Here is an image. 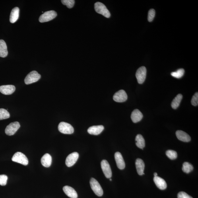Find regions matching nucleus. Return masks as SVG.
Masks as SVG:
<instances>
[{
	"label": "nucleus",
	"instance_id": "0eeeda50",
	"mask_svg": "<svg viewBox=\"0 0 198 198\" xmlns=\"http://www.w3.org/2000/svg\"><path fill=\"white\" fill-rule=\"evenodd\" d=\"M20 127L19 122L17 121L10 123L8 125L5 130L6 134L11 136L14 134Z\"/></svg>",
	"mask_w": 198,
	"mask_h": 198
},
{
	"label": "nucleus",
	"instance_id": "412c9836",
	"mask_svg": "<svg viewBox=\"0 0 198 198\" xmlns=\"http://www.w3.org/2000/svg\"><path fill=\"white\" fill-rule=\"evenodd\" d=\"M41 162L43 166L49 167L51 166L52 163V158L50 154L48 153L45 154L41 158Z\"/></svg>",
	"mask_w": 198,
	"mask_h": 198
},
{
	"label": "nucleus",
	"instance_id": "2eb2a0df",
	"mask_svg": "<svg viewBox=\"0 0 198 198\" xmlns=\"http://www.w3.org/2000/svg\"><path fill=\"white\" fill-rule=\"evenodd\" d=\"M131 117L133 122L137 123L141 120L143 118V115L139 109H136L132 112Z\"/></svg>",
	"mask_w": 198,
	"mask_h": 198
},
{
	"label": "nucleus",
	"instance_id": "20e7f679",
	"mask_svg": "<svg viewBox=\"0 0 198 198\" xmlns=\"http://www.w3.org/2000/svg\"><path fill=\"white\" fill-rule=\"evenodd\" d=\"M41 75L38 72L32 71L26 76L25 79V83L26 84H30L38 81L40 79Z\"/></svg>",
	"mask_w": 198,
	"mask_h": 198
},
{
	"label": "nucleus",
	"instance_id": "473e14b6",
	"mask_svg": "<svg viewBox=\"0 0 198 198\" xmlns=\"http://www.w3.org/2000/svg\"><path fill=\"white\" fill-rule=\"evenodd\" d=\"M178 198H193V197L185 192L181 191L178 194Z\"/></svg>",
	"mask_w": 198,
	"mask_h": 198
},
{
	"label": "nucleus",
	"instance_id": "dca6fc26",
	"mask_svg": "<svg viewBox=\"0 0 198 198\" xmlns=\"http://www.w3.org/2000/svg\"><path fill=\"white\" fill-rule=\"evenodd\" d=\"M63 191L68 196L71 198H77L78 194L73 187L66 186L63 188Z\"/></svg>",
	"mask_w": 198,
	"mask_h": 198
},
{
	"label": "nucleus",
	"instance_id": "b1692460",
	"mask_svg": "<svg viewBox=\"0 0 198 198\" xmlns=\"http://www.w3.org/2000/svg\"><path fill=\"white\" fill-rule=\"evenodd\" d=\"M182 98L183 96L181 94L177 95L172 103V106L173 109H175L178 108Z\"/></svg>",
	"mask_w": 198,
	"mask_h": 198
},
{
	"label": "nucleus",
	"instance_id": "f8f14e48",
	"mask_svg": "<svg viewBox=\"0 0 198 198\" xmlns=\"http://www.w3.org/2000/svg\"><path fill=\"white\" fill-rule=\"evenodd\" d=\"M115 158L117 167L120 170H123L125 167V163L120 153L116 152L115 154Z\"/></svg>",
	"mask_w": 198,
	"mask_h": 198
},
{
	"label": "nucleus",
	"instance_id": "7ed1b4c3",
	"mask_svg": "<svg viewBox=\"0 0 198 198\" xmlns=\"http://www.w3.org/2000/svg\"><path fill=\"white\" fill-rule=\"evenodd\" d=\"M12 160L24 166H26L28 164V158L25 154L20 152L16 153L12 158Z\"/></svg>",
	"mask_w": 198,
	"mask_h": 198
},
{
	"label": "nucleus",
	"instance_id": "ddd939ff",
	"mask_svg": "<svg viewBox=\"0 0 198 198\" xmlns=\"http://www.w3.org/2000/svg\"><path fill=\"white\" fill-rule=\"evenodd\" d=\"M16 87L13 85H3L0 86V92L5 95L12 94L15 92Z\"/></svg>",
	"mask_w": 198,
	"mask_h": 198
},
{
	"label": "nucleus",
	"instance_id": "6e6552de",
	"mask_svg": "<svg viewBox=\"0 0 198 198\" xmlns=\"http://www.w3.org/2000/svg\"><path fill=\"white\" fill-rule=\"evenodd\" d=\"M146 76V69L145 67H141L137 70L136 73V77L138 82L140 84L145 82Z\"/></svg>",
	"mask_w": 198,
	"mask_h": 198
},
{
	"label": "nucleus",
	"instance_id": "f704fd0d",
	"mask_svg": "<svg viewBox=\"0 0 198 198\" xmlns=\"http://www.w3.org/2000/svg\"><path fill=\"white\" fill-rule=\"evenodd\" d=\"M110 179V181H112V179H111V178H110V179Z\"/></svg>",
	"mask_w": 198,
	"mask_h": 198
},
{
	"label": "nucleus",
	"instance_id": "7c9ffc66",
	"mask_svg": "<svg viewBox=\"0 0 198 198\" xmlns=\"http://www.w3.org/2000/svg\"><path fill=\"white\" fill-rule=\"evenodd\" d=\"M8 177L5 175H0V185L5 186L7 184Z\"/></svg>",
	"mask_w": 198,
	"mask_h": 198
},
{
	"label": "nucleus",
	"instance_id": "a211bd4d",
	"mask_svg": "<svg viewBox=\"0 0 198 198\" xmlns=\"http://www.w3.org/2000/svg\"><path fill=\"white\" fill-rule=\"evenodd\" d=\"M176 135L178 139L181 141L189 142L191 141V138L188 134L181 130H178L176 132Z\"/></svg>",
	"mask_w": 198,
	"mask_h": 198
},
{
	"label": "nucleus",
	"instance_id": "4be33fe9",
	"mask_svg": "<svg viewBox=\"0 0 198 198\" xmlns=\"http://www.w3.org/2000/svg\"><path fill=\"white\" fill-rule=\"evenodd\" d=\"M8 53L7 44L5 41L0 40V57H6L7 56Z\"/></svg>",
	"mask_w": 198,
	"mask_h": 198
},
{
	"label": "nucleus",
	"instance_id": "9d476101",
	"mask_svg": "<svg viewBox=\"0 0 198 198\" xmlns=\"http://www.w3.org/2000/svg\"><path fill=\"white\" fill-rule=\"evenodd\" d=\"M113 99L116 102H124L127 100V94L125 90H120L118 92L115 93L113 96Z\"/></svg>",
	"mask_w": 198,
	"mask_h": 198
},
{
	"label": "nucleus",
	"instance_id": "1a4fd4ad",
	"mask_svg": "<svg viewBox=\"0 0 198 198\" xmlns=\"http://www.w3.org/2000/svg\"><path fill=\"white\" fill-rule=\"evenodd\" d=\"M101 166L105 176L107 178H111L112 176V172L108 162L106 160H102L101 162Z\"/></svg>",
	"mask_w": 198,
	"mask_h": 198
},
{
	"label": "nucleus",
	"instance_id": "aec40b11",
	"mask_svg": "<svg viewBox=\"0 0 198 198\" xmlns=\"http://www.w3.org/2000/svg\"><path fill=\"white\" fill-rule=\"evenodd\" d=\"M20 9L18 7H15L12 10L10 16V21L12 23H15L17 21L19 16Z\"/></svg>",
	"mask_w": 198,
	"mask_h": 198
},
{
	"label": "nucleus",
	"instance_id": "393cba45",
	"mask_svg": "<svg viewBox=\"0 0 198 198\" xmlns=\"http://www.w3.org/2000/svg\"><path fill=\"white\" fill-rule=\"evenodd\" d=\"M193 170V166L191 164L187 162L183 163L182 168V170L183 172L187 173V174H189Z\"/></svg>",
	"mask_w": 198,
	"mask_h": 198
},
{
	"label": "nucleus",
	"instance_id": "bb28decb",
	"mask_svg": "<svg viewBox=\"0 0 198 198\" xmlns=\"http://www.w3.org/2000/svg\"><path fill=\"white\" fill-rule=\"evenodd\" d=\"M185 73V70L183 69H180L177 71L172 72L171 73V75L175 78L179 79L182 77Z\"/></svg>",
	"mask_w": 198,
	"mask_h": 198
},
{
	"label": "nucleus",
	"instance_id": "f3484780",
	"mask_svg": "<svg viewBox=\"0 0 198 198\" xmlns=\"http://www.w3.org/2000/svg\"><path fill=\"white\" fill-rule=\"evenodd\" d=\"M153 181L158 188L163 190L167 188V183L164 179L160 177L156 176L154 177Z\"/></svg>",
	"mask_w": 198,
	"mask_h": 198
},
{
	"label": "nucleus",
	"instance_id": "39448f33",
	"mask_svg": "<svg viewBox=\"0 0 198 198\" xmlns=\"http://www.w3.org/2000/svg\"><path fill=\"white\" fill-rule=\"evenodd\" d=\"M58 129L61 133L67 134H71L73 133L74 130L72 125L69 124L61 122L58 126Z\"/></svg>",
	"mask_w": 198,
	"mask_h": 198
},
{
	"label": "nucleus",
	"instance_id": "6ab92c4d",
	"mask_svg": "<svg viewBox=\"0 0 198 198\" xmlns=\"http://www.w3.org/2000/svg\"><path fill=\"white\" fill-rule=\"evenodd\" d=\"M135 165L138 174L140 175H142L145 174L144 173L145 168V163L141 159L138 158L136 160Z\"/></svg>",
	"mask_w": 198,
	"mask_h": 198
},
{
	"label": "nucleus",
	"instance_id": "423d86ee",
	"mask_svg": "<svg viewBox=\"0 0 198 198\" xmlns=\"http://www.w3.org/2000/svg\"><path fill=\"white\" fill-rule=\"evenodd\" d=\"M57 13L54 10L45 12L40 16L39 21L40 22H44L50 21L56 17Z\"/></svg>",
	"mask_w": 198,
	"mask_h": 198
},
{
	"label": "nucleus",
	"instance_id": "9b49d317",
	"mask_svg": "<svg viewBox=\"0 0 198 198\" xmlns=\"http://www.w3.org/2000/svg\"><path fill=\"white\" fill-rule=\"evenodd\" d=\"M79 157L78 152H74L69 154L66 158L65 163L68 167H71L75 164Z\"/></svg>",
	"mask_w": 198,
	"mask_h": 198
},
{
	"label": "nucleus",
	"instance_id": "f257e3e1",
	"mask_svg": "<svg viewBox=\"0 0 198 198\" xmlns=\"http://www.w3.org/2000/svg\"><path fill=\"white\" fill-rule=\"evenodd\" d=\"M94 8L97 13L102 14V15L107 18L110 17V12L104 4L100 2H97L95 4Z\"/></svg>",
	"mask_w": 198,
	"mask_h": 198
},
{
	"label": "nucleus",
	"instance_id": "a878e982",
	"mask_svg": "<svg viewBox=\"0 0 198 198\" xmlns=\"http://www.w3.org/2000/svg\"><path fill=\"white\" fill-rule=\"evenodd\" d=\"M10 117V113L7 110L3 108L0 109V120L9 118Z\"/></svg>",
	"mask_w": 198,
	"mask_h": 198
},
{
	"label": "nucleus",
	"instance_id": "c85d7f7f",
	"mask_svg": "<svg viewBox=\"0 0 198 198\" xmlns=\"http://www.w3.org/2000/svg\"><path fill=\"white\" fill-rule=\"evenodd\" d=\"M61 2L64 5L67 6L69 9H71L73 7L75 3L74 0H62Z\"/></svg>",
	"mask_w": 198,
	"mask_h": 198
},
{
	"label": "nucleus",
	"instance_id": "72a5a7b5",
	"mask_svg": "<svg viewBox=\"0 0 198 198\" xmlns=\"http://www.w3.org/2000/svg\"><path fill=\"white\" fill-rule=\"evenodd\" d=\"M154 177L158 176L157 173L156 172L154 173Z\"/></svg>",
	"mask_w": 198,
	"mask_h": 198
},
{
	"label": "nucleus",
	"instance_id": "cd10ccee",
	"mask_svg": "<svg viewBox=\"0 0 198 198\" xmlns=\"http://www.w3.org/2000/svg\"><path fill=\"white\" fill-rule=\"evenodd\" d=\"M166 154L171 160H174L177 158V153L176 151L173 150H168L166 152Z\"/></svg>",
	"mask_w": 198,
	"mask_h": 198
},
{
	"label": "nucleus",
	"instance_id": "f03ea898",
	"mask_svg": "<svg viewBox=\"0 0 198 198\" xmlns=\"http://www.w3.org/2000/svg\"><path fill=\"white\" fill-rule=\"evenodd\" d=\"M90 185L95 194L98 196H102L103 195V189L98 181L94 178H92L90 181Z\"/></svg>",
	"mask_w": 198,
	"mask_h": 198
},
{
	"label": "nucleus",
	"instance_id": "5701e85b",
	"mask_svg": "<svg viewBox=\"0 0 198 198\" xmlns=\"http://www.w3.org/2000/svg\"><path fill=\"white\" fill-rule=\"evenodd\" d=\"M136 145L138 148L143 149L145 145V141L143 136L138 134L135 138Z\"/></svg>",
	"mask_w": 198,
	"mask_h": 198
},
{
	"label": "nucleus",
	"instance_id": "c756f323",
	"mask_svg": "<svg viewBox=\"0 0 198 198\" xmlns=\"http://www.w3.org/2000/svg\"><path fill=\"white\" fill-rule=\"evenodd\" d=\"M155 15V10L153 9H151L149 10L148 14V21L151 22L153 20L154 16Z\"/></svg>",
	"mask_w": 198,
	"mask_h": 198
},
{
	"label": "nucleus",
	"instance_id": "2f4dec72",
	"mask_svg": "<svg viewBox=\"0 0 198 198\" xmlns=\"http://www.w3.org/2000/svg\"><path fill=\"white\" fill-rule=\"evenodd\" d=\"M191 103L193 106H196L198 104V92H196L193 96L191 100Z\"/></svg>",
	"mask_w": 198,
	"mask_h": 198
},
{
	"label": "nucleus",
	"instance_id": "4468645a",
	"mask_svg": "<svg viewBox=\"0 0 198 198\" xmlns=\"http://www.w3.org/2000/svg\"><path fill=\"white\" fill-rule=\"evenodd\" d=\"M104 129V127L102 125H94L89 127L87 131L90 134L97 135L101 133Z\"/></svg>",
	"mask_w": 198,
	"mask_h": 198
}]
</instances>
